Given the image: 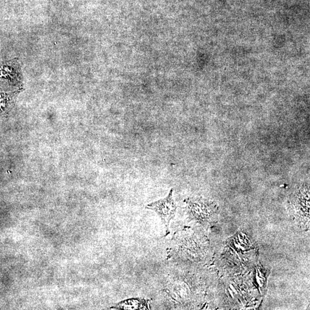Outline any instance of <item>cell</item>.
Here are the masks:
<instances>
[{
  "label": "cell",
  "instance_id": "obj_2",
  "mask_svg": "<svg viewBox=\"0 0 310 310\" xmlns=\"http://www.w3.org/2000/svg\"><path fill=\"white\" fill-rule=\"evenodd\" d=\"M18 75L17 63L14 62H8L0 65V78L10 82H15L17 80Z\"/></svg>",
  "mask_w": 310,
  "mask_h": 310
},
{
  "label": "cell",
  "instance_id": "obj_3",
  "mask_svg": "<svg viewBox=\"0 0 310 310\" xmlns=\"http://www.w3.org/2000/svg\"><path fill=\"white\" fill-rule=\"evenodd\" d=\"M13 101L11 95L5 93H0V115L6 114L11 108Z\"/></svg>",
  "mask_w": 310,
  "mask_h": 310
},
{
  "label": "cell",
  "instance_id": "obj_1",
  "mask_svg": "<svg viewBox=\"0 0 310 310\" xmlns=\"http://www.w3.org/2000/svg\"><path fill=\"white\" fill-rule=\"evenodd\" d=\"M146 208L153 210L160 216L165 226L166 236L168 235L170 233V221L173 219L177 208L173 198V189L170 190L168 197L151 203L146 206Z\"/></svg>",
  "mask_w": 310,
  "mask_h": 310
}]
</instances>
